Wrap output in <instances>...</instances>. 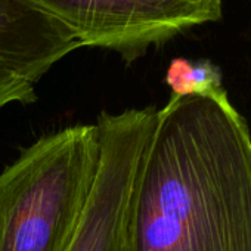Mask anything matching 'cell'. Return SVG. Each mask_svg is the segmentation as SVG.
<instances>
[{
  "label": "cell",
  "mask_w": 251,
  "mask_h": 251,
  "mask_svg": "<svg viewBox=\"0 0 251 251\" xmlns=\"http://www.w3.org/2000/svg\"><path fill=\"white\" fill-rule=\"evenodd\" d=\"M130 251H251V133L235 109L170 96L130 200Z\"/></svg>",
  "instance_id": "obj_1"
},
{
  "label": "cell",
  "mask_w": 251,
  "mask_h": 251,
  "mask_svg": "<svg viewBox=\"0 0 251 251\" xmlns=\"http://www.w3.org/2000/svg\"><path fill=\"white\" fill-rule=\"evenodd\" d=\"M100 163L95 124L43 135L0 173V251H68Z\"/></svg>",
  "instance_id": "obj_2"
},
{
  "label": "cell",
  "mask_w": 251,
  "mask_h": 251,
  "mask_svg": "<svg viewBox=\"0 0 251 251\" xmlns=\"http://www.w3.org/2000/svg\"><path fill=\"white\" fill-rule=\"evenodd\" d=\"M61 23L83 46L142 58L195 25L222 20L223 0H23Z\"/></svg>",
  "instance_id": "obj_3"
},
{
  "label": "cell",
  "mask_w": 251,
  "mask_h": 251,
  "mask_svg": "<svg viewBox=\"0 0 251 251\" xmlns=\"http://www.w3.org/2000/svg\"><path fill=\"white\" fill-rule=\"evenodd\" d=\"M157 108L102 111L96 120L100 163L80 226L68 251H130V200Z\"/></svg>",
  "instance_id": "obj_4"
},
{
  "label": "cell",
  "mask_w": 251,
  "mask_h": 251,
  "mask_svg": "<svg viewBox=\"0 0 251 251\" xmlns=\"http://www.w3.org/2000/svg\"><path fill=\"white\" fill-rule=\"evenodd\" d=\"M81 48L56 20L23 0H0V70L37 83Z\"/></svg>",
  "instance_id": "obj_5"
},
{
  "label": "cell",
  "mask_w": 251,
  "mask_h": 251,
  "mask_svg": "<svg viewBox=\"0 0 251 251\" xmlns=\"http://www.w3.org/2000/svg\"><path fill=\"white\" fill-rule=\"evenodd\" d=\"M164 81L175 98L200 96L211 99L223 108H235L223 86L220 67L210 59L191 61L186 58H175L167 67Z\"/></svg>",
  "instance_id": "obj_6"
},
{
  "label": "cell",
  "mask_w": 251,
  "mask_h": 251,
  "mask_svg": "<svg viewBox=\"0 0 251 251\" xmlns=\"http://www.w3.org/2000/svg\"><path fill=\"white\" fill-rule=\"evenodd\" d=\"M36 84L9 71L0 70V109L9 103L18 102L28 105L36 102Z\"/></svg>",
  "instance_id": "obj_7"
}]
</instances>
